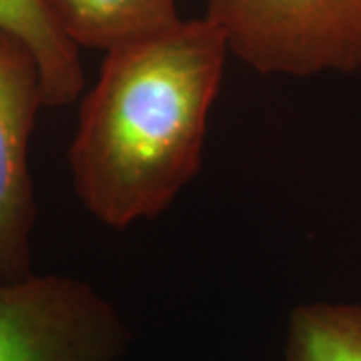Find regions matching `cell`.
<instances>
[{"label": "cell", "mask_w": 361, "mask_h": 361, "mask_svg": "<svg viewBox=\"0 0 361 361\" xmlns=\"http://www.w3.org/2000/svg\"><path fill=\"white\" fill-rule=\"evenodd\" d=\"M227 54L207 16L104 52L68 147L75 193L99 223L157 219L197 177Z\"/></svg>", "instance_id": "obj_1"}, {"label": "cell", "mask_w": 361, "mask_h": 361, "mask_svg": "<svg viewBox=\"0 0 361 361\" xmlns=\"http://www.w3.org/2000/svg\"><path fill=\"white\" fill-rule=\"evenodd\" d=\"M229 52L265 77L361 71V0H207Z\"/></svg>", "instance_id": "obj_2"}, {"label": "cell", "mask_w": 361, "mask_h": 361, "mask_svg": "<svg viewBox=\"0 0 361 361\" xmlns=\"http://www.w3.org/2000/svg\"><path fill=\"white\" fill-rule=\"evenodd\" d=\"M129 339L121 311L82 279L0 281V361H121Z\"/></svg>", "instance_id": "obj_3"}, {"label": "cell", "mask_w": 361, "mask_h": 361, "mask_svg": "<svg viewBox=\"0 0 361 361\" xmlns=\"http://www.w3.org/2000/svg\"><path fill=\"white\" fill-rule=\"evenodd\" d=\"M44 106L37 59L13 32L0 28V281L30 273L37 223L28 142Z\"/></svg>", "instance_id": "obj_4"}, {"label": "cell", "mask_w": 361, "mask_h": 361, "mask_svg": "<svg viewBox=\"0 0 361 361\" xmlns=\"http://www.w3.org/2000/svg\"><path fill=\"white\" fill-rule=\"evenodd\" d=\"M77 49L111 51L179 23L177 0H42Z\"/></svg>", "instance_id": "obj_5"}, {"label": "cell", "mask_w": 361, "mask_h": 361, "mask_svg": "<svg viewBox=\"0 0 361 361\" xmlns=\"http://www.w3.org/2000/svg\"><path fill=\"white\" fill-rule=\"evenodd\" d=\"M0 28L32 51L42 80L44 106L61 109L85 90L78 49L52 23L42 0H0Z\"/></svg>", "instance_id": "obj_6"}, {"label": "cell", "mask_w": 361, "mask_h": 361, "mask_svg": "<svg viewBox=\"0 0 361 361\" xmlns=\"http://www.w3.org/2000/svg\"><path fill=\"white\" fill-rule=\"evenodd\" d=\"M285 361H361V305L301 303L289 315Z\"/></svg>", "instance_id": "obj_7"}]
</instances>
